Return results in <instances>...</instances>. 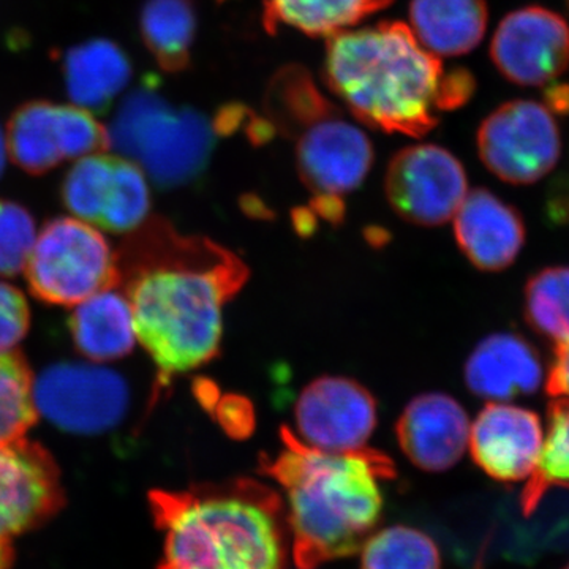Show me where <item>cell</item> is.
Masks as SVG:
<instances>
[{
  "label": "cell",
  "instance_id": "1",
  "mask_svg": "<svg viewBox=\"0 0 569 569\" xmlns=\"http://www.w3.org/2000/svg\"><path fill=\"white\" fill-rule=\"evenodd\" d=\"M142 227L119 269L138 342L164 388L219 353L223 307L244 287L249 269L211 239L179 234L160 219Z\"/></svg>",
  "mask_w": 569,
  "mask_h": 569
},
{
  "label": "cell",
  "instance_id": "2",
  "mask_svg": "<svg viewBox=\"0 0 569 569\" xmlns=\"http://www.w3.org/2000/svg\"><path fill=\"white\" fill-rule=\"evenodd\" d=\"M280 438L282 449L263 456L260 471L287 497L296 567L316 569L353 556L380 522L381 481L395 478V463L367 448L326 452L307 447L287 427Z\"/></svg>",
  "mask_w": 569,
  "mask_h": 569
},
{
  "label": "cell",
  "instance_id": "3",
  "mask_svg": "<svg viewBox=\"0 0 569 569\" xmlns=\"http://www.w3.org/2000/svg\"><path fill=\"white\" fill-rule=\"evenodd\" d=\"M163 533L157 569H284L288 522L282 498L253 479L204 482L149 493Z\"/></svg>",
  "mask_w": 569,
  "mask_h": 569
},
{
  "label": "cell",
  "instance_id": "4",
  "mask_svg": "<svg viewBox=\"0 0 569 569\" xmlns=\"http://www.w3.org/2000/svg\"><path fill=\"white\" fill-rule=\"evenodd\" d=\"M445 70L410 26L381 21L326 41L323 80L359 122L419 138L438 123Z\"/></svg>",
  "mask_w": 569,
  "mask_h": 569
},
{
  "label": "cell",
  "instance_id": "5",
  "mask_svg": "<svg viewBox=\"0 0 569 569\" xmlns=\"http://www.w3.org/2000/svg\"><path fill=\"white\" fill-rule=\"evenodd\" d=\"M108 133L110 148L133 160L162 189L200 178L217 137L204 114L168 102L151 77L126 97Z\"/></svg>",
  "mask_w": 569,
  "mask_h": 569
},
{
  "label": "cell",
  "instance_id": "6",
  "mask_svg": "<svg viewBox=\"0 0 569 569\" xmlns=\"http://www.w3.org/2000/svg\"><path fill=\"white\" fill-rule=\"evenodd\" d=\"M24 272L32 295L54 306L74 307L121 284L118 254L93 224L77 217L44 224Z\"/></svg>",
  "mask_w": 569,
  "mask_h": 569
},
{
  "label": "cell",
  "instance_id": "7",
  "mask_svg": "<svg viewBox=\"0 0 569 569\" xmlns=\"http://www.w3.org/2000/svg\"><path fill=\"white\" fill-rule=\"evenodd\" d=\"M477 144L490 173L515 186L545 178L561 156L559 123L549 107L535 100H512L490 112Z\"/></svg>",
  "mask_w": 569,
  "mask_h": 569
},
{
  "label": "cell",
  "instance_id": "8",
  "mask_svg": "<svg viewBox=\"0 0 569 569\" xmlns=\"http://www.w3.org/2000/svg\"><path fill=\"white\" fill-rule=\"evenodd\" d=\"M37 413L66 432L93 436L122 421L130 406L126 378L107 367L61 362L33 380Z\"/></svg>",
  "mask_w": 569,
  "mask_h": 569
},
{
  "label": "cell",
  "instance_id": "9",
  "mask_svg": "<svg viewBox=\"0 0 569 569\" xmlns=\"http://www.w3.org/2000/svg\"><path fill=\"white\" fill-rule=\"evenodd\" d=\"M385 192L397 216L419 227L447 223L468 193L458 157L437 144H413L392 157Z\"/></svg>",
  "mask_w": 569,
  "mask_h": 569
},
{
  "label": "cell",
  "instance_id": "10",
  "mask_svg": "<svg viewBox=\"0 0 569 569\" xmlns=\"http://www.w3.org/2000/svg\"><path fill=\"white\" fill-rule=\"evenodd\" d=\"M377 418L376 399L365 387L350 378L321 377L296 402V437L320 451H359L372 437Z\"/></svg>",
  "mask_w": 569,
  "mask_h": 569
},
{
  "label": "cell",
  "instance_id": "11",
  "mask_svg": "<svg viewBox=\"0 0 569 569\" xmlns=\"http://www.w3.org/2000/svg\"><path fill=\"white\" fill-rule=\"evenodd\" d=\"M490 58L515 84H549L569 67L568 22L545 7L512 11L498 24Z\"/></svg>",
  "mask_w": 569,
  "mask_h": 569
},
{
  "label": "cell",
  "instance_id": "12",
  "mask_svg": "<svg viewBox=\"0 0 569 569\" xmlns=\"http://www.w3.org/2000/svg\"><path fill=\"white\" fill-rule=\"evenodd\" d=\"M62 507L61 473L50 452L24 437L0 445V539L37 529Z\"/></svg>",
  "mask_w": 569,
  "mask_h": 569
},
{
  "label": "cell",
  "instance_id": "13",
  "mask_svg": "<svg viewBox=\"0 0 569 569\" xmlns=\"http://www.w3.org/2000/svg\"><path fill=\"white\" fill-rule=\"evenodd\" d=\"M299 178L316 197L342 198L358 189L373 164V144L365 130L335 114L296 138Z\"/></svg>",
  "mask_w": 569,
  "mask_h": 569
},
{
  "label": "cell",
  "instance_id": "14",
  "mask_svg": "<svg viewBox=\"0 0 569 569\" xmlns=\"http://www.w3.org/2000/svg\"><path fill=\"white\" fill-rule=\"evenodd\" d=\"M545 445L541 418L527 408L489 403L470 426L471 458L500 482L530 478Z\"/></svg>",
  "mask_w": 569,
  "mask_h": 569
},
{
  "label": "cell",
  "instance_id": "15",
  "mask_svg": "<svg viewBox=\"0 0 569 569\" xmlns=\"http://www.w3.org/2000/svg\"><path fill=\"white\" fill-rule=\"evenodd\" d=\"M470 426L466 410L455 397L426 392L415 397L400 415L397 441L415 467L441 473L466 455Z\"/></svg>",
  "mask_w": 569,
  "mask_h": 569
},
{
  "label": "cell",
  "instance_id": "16",
  "mask_svg": "<svg viewBox=\"0 0 569 569\" xmlns=\"http://www.w3.org/2000/svg\"><path fill=\"white\" fill-rule=\"evenodd\" d=\"M459 249L475 268L498 272L509 268L526 244V223L515 206L488 189L468 192L455 216Z\"/></svg>",
  "mask_w": 569,
  "mask_h": 569
},
{
  "label": "cell",
  "instance_id": "17",
  "mask_svg": "<svg viewBox=\"0 0 569 569\" xmlns=\"http://www.w3.org/2000/svg\"><path fill=\"white\" fill-rule=\"evenodd\" d=\"M467 388L492 402L533 396L545 380L537 348L515 332H497L471 351L463 369Z\"/></svg>",
  "mask_w": 569,
  "mask_h": 569
},
{
  "label": "cell",
  "instance_id": "18",
  "mask_svg": "<svg viewBox=\"0 0 569 569\" xmlns=\"http://www.w3.org/2000/svg\"><path fill=\"white\" fill-rule=\"evenodd\" d=\"M62 74L71 102L82 110L102 114L129 86L133 66L121 44L92 39L66 51Z\"/></svg>",
  "mask_w": 569,
  "mask_h": 569
},
{
  "label": "cell",
  "instance_id": "19",
  "mask_svg": "<svg viewBox=\"0 0 569 569\" xmlns=\"http://www.w3.org/2000/svg\"><path fill=\"white\" fill-rule=\"evenodd\" d=\"M7 152L28 174L41 176L69 159L67 104L31 100L20 104L7 126Z\"/></svg>",
  "mask_w": 569,
  "mask_h": 569
},
{
  "label": "cell",
  "instance_id": "20",
  "mask_svg": "<svg viewBox=\"0 0 569 569\" xmlns=\"http://www.w3.org/2000/svg\"><path fill=\"white\" fill-rule=\"evenodd\" d=\"M69 326L78 351L93 362L121 359L133 350L138 340L132 305L116 288L74 306Z\"/></svg>",
  "mask_w": 569,
  "mask_h": 569
},
{
  "label": "cell",
  "instance_id": "21",
  "mask_svg": "<svg viewBox=\"0 0 569 569\" xmlns=\"http://www.w3.org/2000/svg\"><path fill=\"white\" fill-rule=\"evenodd\" d=\"M410 29L427 51L443 58L468 54L485 39V0H411Z\"/></svg>",
  "mask_w": 569,
  "mask_h": 569
},
{
  "label": "cell",
  "instance_id": "22",
  "mask_svg": "<svg viewBox=\"0 0 569 569\" xmlns=\"http://www.w3.org/2000/svg\"><path fill=\"white\" fill-rule=\"evenodd\" d=\"M263 110L277 134L291 140L340 112L318 89L312 73L299 63H288L276 71L266 86Z\"/></svg>",
  "mask_w": 569,
  "mask_h": 569
},
{
  "label": "cell",
  "instance_id": "23",
  "mask_svg": "<svg viewBox=\"0 0 569 569\" xmlns=\"http://www.w3.org/2000/svg\"><path fill=\"white\" fill-rule=\"evenodd\" d=\"M391 3L395 0H264L263 26L269 33L291 28L312 39H329Z\"/></svg>",
  "mask_w": 569,
  "mask_h": 569
},
{
  "label": "cell",
  "instance_id": "24",
  "mask_svg": "<svg viewBox=\"0 0 569 569\" xmlns=\"http://www.w3.org/2000/svg\"><path fill=\"white\" fill-rule=\"evenodd\" d=\"M197 32V0H144L142 3V44L167 73L189 69Z\"/></svg>",
  "mask_w": 569,
  "mask_h": 569
},
{
  "label": "cell",
  "instance_id": "25",
  "mask_svg": "<svg viewBox=\"0 0 569 569\" xmlns=\"http://www.w3.org/2000/svg\"><path fill=\"white\" fill-rule=\"evenodd\" d=\"M116 192V156L81 157L63 178V204L82 222L102 227Z\"/></svg>",
  "mask_w": 569,
  "mask_h": 569
},
{
  "label": "cell",
  "instance_id": "26",
  "mask_svg": "<svg viewBox=\"0 0 569 569\" xmlns=\"http://www.w3.org/2000/svg\"><path fill=\"white\" fill-rule=\"evenodd\" d=\"M527 325L553 346L569 340V266H550L530 277L523 290Z\"/></svg>",
  "mask_w": 569,
  "mask_h": 569
},
{
  "label": "cell",
  "instance_id": "27",
  "mask_svg": "<svg viewBox=\"0 0 569 569\" xmlns=\"http://www.w3.org/2000/svg\"><path fill=\"white\" fill-rule=\"evenodd\" d=\"M552 489H569V400L553 399L548 407V433L538 466L520 496V508L529 516Z\"/></svg>",
  "mask_w": 569,
  "mask_h": 569
},
{
  "label": "cell",
  "instance_id": "28",
  "mask_svg": "<svg viewBox=\"0 0 569 569\" xmlns=\"http://www.w3.org/2000/svg\"><path fill=\"white\" fill-rule=\"evenodd\" d=\"M361 549V569H441L437 542L411 527L395 526L377 531Z\"/></svg>",
  "mask_w": 569,
  "mask_h": 569
},
{
  "label": "cell",
  "instance_id": "29",
  "mask_svg": "<svg viewBox=\"0 0 569 569\" xmlns=\"http://www.w3.org/2000/svg\"><path fill=\"white\" fill-rule=\"evenodd\" d=\"M37 418L31 367L18 351L0 353V445L20 440Z\"/></svg>",
  "mask_w": 569,
  "mask_h": 569
},
{
  "label": "cell",
  "instance_id": "30",
  "mask_svg": "<svg viewBox=\"0 0 569 569\" xmlns=\"http://www.w3.org/2000/svg\"><path fill=\"white\" fill-rule=\"evenodd\" d=\"M36 241L32 213L17 201L0 198V277L24 271Z\"/></svg>",
  "mask_w": 569,
  "mask_h": 569
},
{
  "label": "cell",
  "instance_id": "31",
  "mask_svg": "<svg viewBox=\"0 0 569 569\" xmlns=\"http://www.w3.org/2000/svg\"><path fill=\"white\" fill-rule=\"evenodd\" d=\"M31 310L13 284L0 282V353H9L28 335Z\"/></svg>",
  "mask_w": 569,
  "mask_h": 569
},
{
  "label": "cell",
  "instance_id": "32",
  "mask_svg": "<svg viewBox=\"0 0 569 569\" xmlns=\"http://www.w3.org/2000/svg\"><path fill=\"white\" fill-rule=\"evenodd\" d=\"M475 89H477V82L470 71L458 69L445 73L443 81H441L440 100H438L440 111H451L462 107L471 99Z\"/></svg>",
  "mask_w": 569,
  "mask_h": 569
},
{
  "label": "cell",
  "instance_id": "33",
  "mask_svg": "<svg viewBox=\"0 0 569 569\" xmlns=\"http://www.w3.org/2000/svg\"><path fill=\"white\" fill-rule=\"evenodd\" d=\"M546 392L552 399L569 400V340L553 350L552 365L546 378Z\"/></svg>",
  "mask_w": 569,
  "mask_h": 569
},
{
  "label": "cell",
  "instance_id": "34",
  "mask_svg": "<svg viewBox=\"0 0 569 569\" xmlns=\"http://www.w3.org/2000/svg\"><path fill=\"white\" fill-rule=\"evenodd\" d=\"M253 112L242 103L223 104L213 118L212 127L219 137L234 134L252 118Z\"/></svg>",
  "mask_w": 569,
  "mask_h": 569
},
{
  "label": "cell",
  "instance_id": "35",
  "mask_svg": "<svg viewBox=\"0 0 569 569\" xmlns=\"http://www.w3.org/2000/svg\"><path fill=\"white\" fill-rule=\"evenodd\" d=\"M548 103L552 110L569 112V88L568 86H559L548 91Z\"/></svg>",
  "mask_w": 569,
  "mask_h": 569
},
{
  "label": "cell",
  "instance_id": "36",
  "mask_svg": "<svg viewBox=\"0 0 569 569\" xmlns=\"http://www.w3.org/2000/svg\"><path fill=\"white\" fill-rule=\"evenodd\" d=\"M13 563V549L10 539H0V569H9Z\"/></svg>",
  "mask_w": 569,
  "mask_h": 569
},
{
  "label": "cell",
  "instance_id": "37",
  "mask_svg": "<svg viewBox=\"0 0 569 569\" xmlns=\"http://www.w3.org/2000/svg\"><path fill=\"white\" fill-rule=\"evenodd\" d=\"M6 159H7V142H6V138H3L2 130H0V176H2L3 170H6Z\"/></svg>",
  "mask_w": 569,
  "mask_h": 569
},
{
  "label": "cell",
  "instance_id": "38",
  "mask_svg": "<svg viewBox=\"0 0 569 569\" xmlns=\"http://www.w3.org/2000/svg\"><path fill=\"white\" fill-rule=\"evenodd\" d=\"M563 213H567V216L569 217V197H568V203L565 204Z\"/></svg>",
  "mask_w": 569,
  "mask_h": 569
},
{
  "label": "cell",
  "instance_id": "39",
  "mask_svg": "<svg viewBox=\"0 0 569 569\" xmlns=\"http://www.w3.org/2000/svg\"><path fill=\"white\" fill-rule=\"evenodd\" d=\"M219 2H224V0H219Z\"/></svg>",
  "mask_w": 569,
  "mask_h": 569
},
{
  "label": "cell",
  "instance_id": "40",
  "mask_svg": "<svg viewBox=\"0 0 569 569\" xmlns=\"http://www.w3.org/2000/svg\"><path fill=\"white\" fill-rule=\"evenodd\" d=\"M565 569H569V565H568V567H567V568H565Z\"/></svg>",
  "mask_w": 569,
  "mask_h": 569
}]
</instances>
